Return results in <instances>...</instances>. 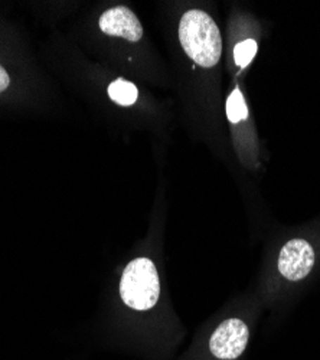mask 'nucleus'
I'll list each match as a JSON object with an SVG mask.
<instances>
[{
    "label": "nucleus",
    "instance_id": "obj_1",
    "mask_svg": "<svg viewBox=\"0 0 320 360\" xmlns=\"http://www.w3.org/2000/svg\"><path fill=\"white\" fill-rule=\"evenodd\" d=\"M179 41L185 53L199 67L212 68L219 63L221 32L207 12L192 9L184 13L179 23Z\"/></svg>",
    "mask_w": 320,
    "mask_h": 360
},
{
    "label": "nucleus",
    "instance_id": "obj_2",
    "mask_svg": "<svg viewBox=\"0 0 320 360\" xmlns=\"http://www.w3.org/2000/svg\"><path fill=\"white\" fill-rule=\"evenodd\" d=\"M160 294V280L152 259L136 258L124 269L120 295L126 306L144 311L152 309Z\"/></svg>",
    "mask_w": 320,
    "mask_h": 360
},
{
    "label": "nucleus",
    "instance_id": "obj_3",
    "mask_svg": "<svg viewBox=\"0 0 320 360\" xmlns=\"http://www.w3.org/2000/svg\"><path fill=\"white\" fill-rule=\"evenodd\" d=\"M248 343V327L240 319H228L222 321L210 339V350L222 360H234L240 357Z\"/></svg>",
    "mask_w": 320,
    "mask_h": 360
},
{
    "label": "nucleus",
    "instance_id": "obj_4",
    "mask_svg": "<svg viewBox=\"0 0 320 360\" xmlns=\"http://www.w3.org/2000/svg\"><path fill=\"white\" fill-rule=\"evenodd\" d=\"M314 265L313 247L305 239H292L280 251L279 269L283 277L290 281L306 278Z\"/></svg>",
    "mask_w": 320,
    "mask_h": 360
},
{
    "label": "nucleus",
    "instance_id": "obj_5",
    "mask_svg": "<svg viewBox=\"0 0 320 360\" xmlns=\"http://www.w3.org/2000/svg\"><path fill=\"white\" fill-rule=\"evenodd\" d=\"M100 29L110 37L137 42L143 37V26L137 16L126 6H114L100 16Z\"/></svg>",
    "mask_w": 320,
    "mask_h": 360
},
{
    "label": "nucleus",
    "instance_id": "obj_6",
    "mask_svg": "<svg viewBox=\"0 0 320 360\" xmlns=\"http://www.w3.org/2000/svg\"><path fill=\"white\" fill-rule=\"evenodd\" d=\"M108 97L115 104L129 107L137 101L139 91H137V86L134 84H132L123 78H119L108 85Z\"/></svg>",
    "mask_w": 320,
    "mask_h": 360
},
{
    "label": "nucleus",
    "instance_id": "obj_7",
    "mask_svg": "<svg viewBox=\"0 0 320 360\" xmlns=\"http://www.w3.org/2000/svg\"><path fill=\"white\" fill-rule=\"evenodd\" d=\"M226 114L232 123H238V122H241V120H245L248 115L245 100L238 88H236L234 91L231 93V96L228 97Z\"/></svg>",
    "mask_w": 320,
    "mask_h": 360
},
{
    "label": "nucleus",
    "instance_id": "obj_8",
    "mask_svg": "<svg viewBox=\"0 0 320 360\" xmlns=\"http://www.w3.org/2000/svg\"><path fill=\"white\" fill-rule=\"evenodd\" d=\"M257 53V42L252 39H247L244 42H240L236 49H234V59H236V64L241 68L247 67L251 61L252 58Z\"/></svg>",
    "mask_w": 320,
    "mask_h": 360
},
{
    "label": "nucleus",
    "instance_id": "obj_9",
    "mask_svg": "<svg viewBox=\"0 0 320 360\" xmlns=\"http://www.w3.org/2000/svg\"><path fill=\"white\" fill-rule=\"evenodd\" d=\"M9 84H11V78L5 71V68L0 65V93L5 91V89L9 86Z\"/></svg>",
    "mask_w": 320,
    "mask_h": 360
}]
</instances>
